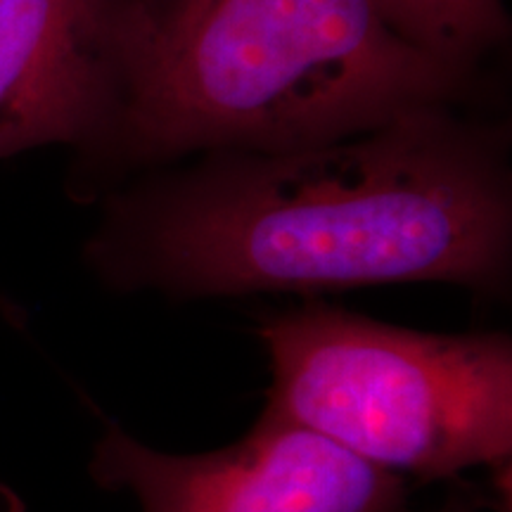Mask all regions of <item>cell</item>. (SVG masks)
Here are the masks:
<instances>
[{
    "instance_id": "8992f818",
    "label": "cell",
    "mask_w": 512,
    "mask_h": 512,
    "mask_svg": "<svg viewBox=\"0 0 512 512\" xmlns=\"http://www.w3.org/2000/svg\"><path fill=\"white\" fill-rule=\"evenodd\" d=\"M396 34L439 60L479 72L510 36L503 0H370Z\"/></svg>"
},
{
    "instance_id": "3957f363",
    "label": "cell",
    "mask_w": 512,
    "mask_h": 512,
    "mask_svg": "<svg viewBox=\"0 0 512 512\" xmlns=\"http://www.w3.org/2000/svg\"><path fill=\"white\" fill-rule=\"evenodd\" d=\"M266 411L401 479L501 470L512 453V342L432 335L325 304L268 318Z\"/></svg>"
},
{
    "instance_id": "6da1fadb",
    "label": "cell",
    "mask_w": 512,
    "mask_h": 512,
    "mask_svg": "<svg viewBox=\"0 0 512 512\" xmlns=\"http://www.w3.org/2000/svg\"><path fill=\"white\" fill-rule=\"evenodd\" d=\"M508 131L425 107L285 152H207L107 197L86 261L176 299L451 283L508 287Z\"/></svg>"
},
{
    "instance_id": "5b68a950",
    "label": "cell",
    "mask_w": 512,
    "mask_h": 512,
    "mask_svg": "<svg viewBox=\"0 0 512 512\" xmlns=\"http://www.w3.org/2000/svg\"><path fill=\"white\" fill-rule=\"evenodd\" d=\"M128 0H0V159L43 145L76 157L110 124Z\"/></svg>"
},
{
    "instance_id": "277c9868",
    "label": "cell",
    "mask_w": 512,
    "mask_h": 512,
    "mask_svg": "<svg viewBox=\"0 0 512 512\" xmlns=\"http://www.w3.org/2000/svg\"><path fill=\"white\" fill-rule=\"evenodd\" d=\"M91 472L140 512H401L408 494L406 479L268 411L240 441L197 456L155 451L110 425Z\"/></svg>"
},
{
    "instance_id": "7a4b0ae2",
    "label": "cell",
    "mask_w": 512,
    "mask_h": 512,
    "mask_svg": "<svg viewBox=\"0 0 512 512\" xmlns=\"http://www.w3.org/2000/svg\"><path fill=\"white\" fill-rule=\"evenodd\" d=\"M479 72L415 48L370 0H128L119 86L72 190L192 152H285L456 105Z\"/></svg>"
}]
</instances>
